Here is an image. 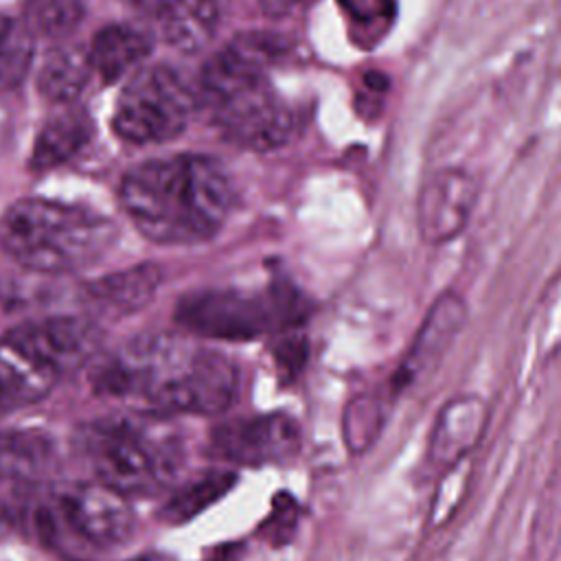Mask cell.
Returning a JSON list of instances; mask_svg holds the SVG:
<instances>
[{"label":"cell","instance_id":"14","mask_svg":"<svg viewBox=\"0 0 561 561\" xmlns=\"http://www.w3.org/2000/svg\"><path fill=\"white\" fill-rule=\"evenodd\" d=\"M61 469L55 438L33 427L0 430V482L22 489L53 482Z\"/></svg>","mask_w":561,"mask_h":561},{"label":"cell","instance_id":"15","mask_svg":"<svg viewBox=\"0 0 561 561\" xmlns=\"http://www.w3.org/2000/svg\"><path fill=\"white\" fill-rule=\"evenodd\" d=\"M228 0H160L151 13L162 39L184 55H195L215 37Z\"/></svg>","mask_w":561,"mask_h":561},{"label":"cell","instance_id":"25","mask_svg":"<svg viewBox=\"0 0 561 561\" xmlns=\"http://www.w3.org/2000/svg\"><path fill=\"white\" fill-rule=\"evenodd\" d=\"M274 357H276V366L280 370V375L291 381L300 375V370L305 368V362H307V344L302 337H289V340H283L276 351H274Z\"/></svg>","mask_w":561,"mask_h":561},{"label":"cell","instance_id":"5","mask_svg":"<svg viewBox=\"0 0 561 561\" xmlns=\"http://www.w3.org/2000/svg\"><path fill=\"white\" fill-rule=\"evenodd\" d=\"M118 239L116 224L79 204L18 199L0 219V245L18 267L35 274H75L99 263Z\"/></svg>","mask_w":561,"mask_h":561},{"label":"cell","instance_id":"19","mask_svg":"<svg viewBox=\"0 0 561 561\" xmlns=\"http://www.w3.org/2000/svg\"><path fill=\"white\" fill-rule=\"evenodd\" d=\"M90 138H92V118L88 110L77 103L64 105V110L50 116L39 129L33 142L31 169L46 171V169L61 167L64 162L81 153L88 147Z\"/></svg>","mask_w":561,"mask_h":561},{"label":"cell","instance_id":"18","mask_svg":"<svg viewBox=\"0 0 561 561\" xmlns=\"http://www.w3.org/2000/svg\"><path fill=\"white\" fill-rule=\"evenodd\" d=\"M153 48L151 35L129 22H114L94 33L85 48L92 75L103 83H116L134 75Z\"/></svg>","mask_w":561,"mask_h":561},{"label":"cell","instance_id":"7","mask_svg":"<svg viewBox=\"0 0 561 561\" xmlns=\"http://www.w3.org/2000/svg\"><path fill=\"white\" fill-rule=\"evenodd\" d=\"M175 322L199 337L245 342L274 329H289L305 320L307 307L289 287L267 296L237 289H197L180 298Z\"/></svg>","mask_w":561,"mask_h":561},{"label":"cell","instance_id":"13","mask_svg":"<svg viewBox=\"0 0 561 561\" xmlns=\"http://www.w3.org/2000/svg\"><path fill=\"white\" fill-rule=\"evenodd\" d=\"M486 403L473 392L454 394L438 410L430 438L427 462L434 471H449L469 456L486 430Z\"/></svg>","mask_w":561,"mask_h":561},{"label":"cell","instance_id":"23","mask_svg":"<svg viewBox=\"0 0 561 561\" xmlns=\"http://www.w3.org/2000/svg\"><path fill=\"white\" fill-rule=\"evenodd\" d=\"M35 37L22 20L0 13V90H15L28 77Z\"/></svg>","mask_w":561,"mask_h":561},{"label":"cell","instance_id":"12","mask_svg":"<svg viewBox=\"0 0 561 561\" xmlns=\"http://www.w3.org/2000/svg\"><path fill=\"white\" fill-rule=\"evenodd\" d=\"M480 195V184L465 167L432 171L416 195V228L425 243L443 245L469 224Z\"/></svg>","mask_w":561,"mask_h":561},{"label":"cell","instance_id":"24","mask_svg":"<svg viewBox=\"0 0 561 561\" xmlns=\"http://www.w3.org/2000/svg\"><path fill=\"white\" fill-rule=\"evenodd\" d=\"M296 519H298L296 500L287 493H278L272 502V511L267 519L261 524V535H265L270 543H283L294 533Z\"/></svg>","mask_w":561,"mask_h":561},{"label":"cell","instance_id":"21","mask_svg":"<svg viewBox=\"0 0 561 561\" xmlns=\"http://www.w3.org/2000/svg\"><path fill=\"white\" fill-rule=\"evenodd\" d=\"M234 482H237V476L232 471H208L186 482L182 489H178L164 502L160 511V519L167 524H184L195 515H199L202 511H206L219 497H224Z\"/></svg>","mask_w":561,"mask_h":561},{"label":"cell","instance_id":"4","mask_svg":"<svg viewBox=\"0 0 561 561\" xmlns=\"http://www.w3.org/2000/svg\"><path fill=\"white\" fill-rule=\"evenodd\" d=\"M9 506L24 533L66 554L96 557L125 548L136 533L127 497L99 482H46Z\"/></svg>","mask_w":561,"mask_h":561},{"label":"cell","instance_id":"9","mask_svg":"<svg viewBox=\"0 0 561 561\" xmlns=\"http://www.w3.org/2000/svg\"><path fill=\"white\" fill-rule=\"evenodd\" d=\"M467 320V302L454 289H445L430 305L408 351L397 368L368 392L392 414L397 401L416 383L427 379L443 362Z\"/></svg>","mask_w":561,"mask_h":561},{"label":"cell","instance_id":"27","mask_svg":"<svg viewBox=\"0 0 561 561\" xmlns=\"http://www.w3.org/2000/svg\"><path fill=\"white\" fill-rule=\"evenodd\" d=\"M131 2H134V7H136L138 11H142V13H147V15L151 18V13H153V9L158 7L160 0H131Z\"/></svg>","mask_w":561,"mask_h":561},{"label":"cell","instance_id":"22","mask_svg":"<svg viewBox=\"0 0 561 561\" xmlns=\"http://www.w3.org/2000/svg\"><path fill=\"white\" fill-rule=\"evenodd\" d=\"M85 13L88 0H26L22 22L33 37L59 42L77 31Z\"/></svg>","mask_w":561,"mask_h":561},{"label":"cell","instance_id":"16","mask_svg":"<svg viewBox=\"0 0 561 561\" xmlns=\"http://www.w3.org/2000/svg\"><path fill=\"white\" fill-rule=\"evenodd\" d=\"M162 283V270L153 263H140L99 276L83 285V302L99 316H129L151 302Z\"/></svg>","mask_w":561,"mask_h":561},{"label":"cell","instance_id":"1","mask_svg":"<svg viewBox=\"0 0 561 561\" xmlns=\"http://www.w3.org/2000/svg\"><path fill=\"white\" fill-rule=\"evenodd\" d=\"M92 388L136 414L213 416L239 392L237 364L180 333H140L96 362Z\"/></svg>","mask_w":561,"mask_h":561},{"label":"cell","instance_id":"2","mask_svg":"<svg viewBox=\"0 0 561 561\" xmlns=\"http://www.w3.org/2000/svg\"><path fill=\"white\" fill-rule=\"evenodd\" d=\"M285 42L265 31L234 35L202 68L199 105L221 136L248 151H274L296 134V114L270 85Z\"/></svg>","mask_w":561,"mask_h":561},{"label":"cell","instance_id":"8","mask_svg":"<svg viewBox=\"0 0 561 561\" xmlns=\"http://www.w3.org/2000/svg\"><path fill=\"white\" fill-rule=\"evenodd\" d=\"M197 105V88L180 70L164 64L140 66L114 103L112 127L129 145L169 142L186 129Z\"/></svg>","mask_w":561,"mask_h":561},{"label":"cell","instance_id":"10","mask_svg":"<svg viewBox=\"0 0 561 561\" xmlns=\"http://www.w3.org/2000/svg\"><path fill=\"white\" fill-rule=\"evenodd\" d=\"M302 445L298 421L285 412H263L217 423L210 430V454L243 467L280 465L291 460Z\"/></svg>","mask_w":561,"mask_h":561},{"label":"cell","instance_id":"3","mask_svg":"<svg viewBox=\"0 0 561 561\" xmlns=\"http://www.w3.org/2000/svg\"><path fill=\"white\" fill-rule=\"evenodd\" d=\"M121 204L147 239L186 245L219 232L232 206V184L208 156L151 158L125 173Z\"/></svg>","mask_w":561,"mask_h":561},{"label":"cell","instance_id":"26","mask_svg":"<svg viewBox=\"0 0 561 561\" xmlns=\"http://www.w3.org/2000/svg\"><path fill=\"white\" fill-rule=\"evenodd\" d=\"M305 0H259L263 13L278 18V15H287L289 11H294L298 4H302Z\"/></svg>","mask_w":561,"mask_h":561},{"label":"cell","instance_id":"6","mask_svg":"<svg viewBox=\"0 0 561 561\" xmlns=\"http://www.w3.org/2000/svg\"><path fill=\"white\" fill-rule=\"evenodd\" d=\"M96 419L75 436V451L94 482L123 497H149L167 489L184 460L182 445L156 416Z\"/></svg>","mask_w":561,"mask_h":561},{"label":"cell","instance_id":"11","mask_svg":"<svg viewBox=\"0 0 561 561\" xmlns=\"http://www.w3.org/2000/svg\"><path fill=\"white\" fill-rule=\"evenodd\" d=\"M9 333L57 379L92 362L103 344L101 327L81 316H48L22 322Z\"/></svg>","mask_w":561,"mask_h":561},{"label":"cell","instance_id":"17","mask_svg":"<svg viewBox=\"0 0 561 561\" xmlns=\"http://www.w3.org/2000/svg\"><path fill=\"white\" fill-rule=\"evenodd\" d=\"M57 381L9 331L0 335V416L42 401Z\"/></svg>","mask_w":561,"mask_h":561},{"label":"cell","instance_id":"20","mask_svg":"<svg viewBox=\"0 0 561 561\" xmlns=\"http://www.w3.org/2000/svg\"><path fill=\"white\" fill-rule=\"evenodd\" d=\"M88 55L75 46H61L44 59L37 72L39 94L55 105H72L92 79Z\"/></svg>","mask_w":561,"mask_h":561}]
</instances>
